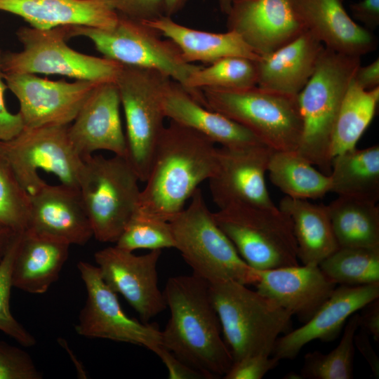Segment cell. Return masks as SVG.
Masks as SVG:
<instances>
[{"label":"cell","mask_w":379,"mask_h":379,"mask_svg":"<svg viewBox=\"0 0 379 379\" xmlns=\"http://www.w3.org/2000/svg\"><path fill=\"white\" fill-rule=\"evenodd\" d=\"M353 81L366 91L379 87L378 58L366 66L360 65L354 74Z\"/></svg>","instance_id":"46"},{"label":"cell","mask_w":379,"mask_h":379,"mask_svg":"<svg viewBox=\"0 0 379 379\" xmlns=\"http://www.w3.org/2000/svg\"><path fill=\"white\" fill-rule=\"evenodd\" d=\"M68 126L24 128L13 139L2 141L1 156L29 195L46 183L39 174L41 170L54 175L60 184L79 190L84 161L72 146Z\"/></svg>","instance_id":"12"},{"label":"cell","mask_w":379,"mask_h":379,"mask_svg":"<svg viewBox=\"0 0 379 379\" xmlns=\"http://www.w3.org/2000/svg\"><path fill=\"white\" fill-rule=\"evenodd\" d=\"M213 215L251 267L263 270L298 265L292 221L278 206L234 204Z\"/></svg>","instance_id":"9"},{"label":"cell","mask_w":379,"mask_h":379,"mask_svg":"<svg viewBox=\"0 0 379 379\" xmlns=\"http://www.w3.org/2000/svg\"><path fill=\"white\" fill-rule=\"evenodd\" d=\"M331 192L377 203L379 200V146L352 149L333 158Z\"/></svg>","instance_id":"29"},{"label":"cell","mask_w":379,"mask_h":379,"mask_svg":"<svg viewBox=\"0 0 379 379\" xmlns=\"http://www.w3.org/2000/svg\"><path fill=\"white\" fill-rule=\"evenodd\" d=\"M164 295L170 318L161 345L204 378L224 376L234 359L212 303L209 283L194 275L168 278Z\"/></svg>","instance_id":"1"},{"label":"cell","mask_w":379,"mask_h":379,"mask_svg":"<svg viewBox=\"0 0 379 379\" xmlns=\"http://www.w3.org/2000/svg\"><path fill=\"white\" fill-rule=\"evenodd\" d=\"M227 15V30L237 33L260 57L307 31L291 0H232Z\"/></svg>","instance_id":"17"},{"label":"cell","mask_w":379,"mask_h":379,"mask_svg":"<svg viewBox=\"0 0 379 379\" xmlns=\"http://www.w3.org/2000/svg\"><path fill=\"white\" fill-rule=\"evenodd\" d=\"M171 80L157 70L125 65L115 80L126 119V159L140 181L147 180L165 127L162 99Z\"/></svg>","instance_id":"8"},{"label":"cell","mask_w":379,"mask_h":379,"mask_svg":"<svg viewBox=\"0 0 379 379\" xmlns=\"http://www.w3.org/2000/svg\"><path fill=\"white\" fill-rule=\"evenodd\" d=\"M29 196L30 214L26 230L69 245L84 246L93 237L79 190L46 182Z\"/></svg>","instance_id":"20"},{"label":"cell","mask_w":379,"mask_h":379,"mask_svg":"<svg viewBox=\"0 0 379 379\" xmlns=\"http://www.w3.org/2000/svg\"><path fill=\"white\" fill-rule=\"evenodd\" d=\"M318 266L336 285L379 283V249L340 247Z\"/></svg>","instance_id":"34"},{"label":"cell","mask_w":379,"mask_h":379,"mask_svg":"<svg viewBox=\"0 0 379 379\" xmlns=\"http://www.w3.org/2000/svg\"><path fill=\"white\" fill-rule=\"evenodd\" d=\"M171 40L188 63L201 62L211 64L218 60L237 56L258 61L260 59L235 32L213 33L185 27L163 15L144 22Z\"/></svg>","instance_id":"27"},{"label":"cell","mask_w":379,"mask_h":379,"mask_svg":"<svg viewBox=\"0 0 379 379\" xmlns=\"http://www.w3.org/2000/svg\"><path fill=\"white\" fill-rule=\"evenodd\" d=\"M1 151H2V141L0 140V156L1 154Z\"/></svg>","instance_id":"51"},{"label":"cell","mask_w":379,"mask_h":379,"mask_svg":"<svg viewBox=\"0 0 379 379\" xmlns=\"http://www.w3.org/2000/svg\"><path fill=\"white\" fill-rule=\"evenodd\" d=\"M278 208L292 221L298 258L302 265L318 266L340 248L327 206L285 196Z\"/></svg>","instance_id":"28"},{"label":"cell","mask_w":379,"mask_h":379,"mask_svg":"<svg viewBox=\"0 0 379 379\" xmlns=\"http://www.w3.org/2000/svg\"><path fill=\"white\" fill-rule=\"evenodd\" d=\"M84 161L79 190L93 237L116 243L138 208L140 180L125 157L92 154Z\"/></svg>","instance_id":"7"},{"label":"cell","mask_w":379,"mask_h":379,"mask_svg":"<svg viewBox=\"0 0 379 379\" xmlns=\"http://www.w3.org/2000/svg\"><path fill=\"white\" fill-rule=\"evenodd\" d=\"M273 149L265 145L218 148L217 166L208 179L219 208L234 204L274 208L265 174Z\"/></svg>","instance_id":"15"},{"label":"cell","mask_w":379,"mask_h":379,"mask_svg":"<svg viewBox=\"0 0 379 379\" xmlns=\"http://www.w3.org/2000/svg\"><path fill=\"white\" fill-rule=\"evenodd\" d=\"M166 366L169 379H202L204 377L197 371L178 359L171 352L161 345L153 351Z\"/></svg>","instance_id":"43"},{"label":"cell","mask_w":379,"mask_h":379,"mask_svg":"<svg viewBox=\"0 0 379 379\" xmlns=\"http://www.w3.org/2000/svg\"><path fill=\"white\" fill-rule=\"evenodd\" d=\"M16 233L18 232H13L0 222V261L5 255Z\"/></svg>","instance_id":"48"},{"label":"cell","mask_w":379,"mask_h":379,"mask_svg":"<svg viewBox=\"0 0 379 379\" xmlns=\"http://www.w3.org/2000/svg\"><path fill=\"white\" fill-rule=\"evenodd\" d=\"M201 91L208 109L243 126L274 151L297 150L302 130L297 96L258 86Z\"/></svg>","instance_id":"6"},{"label":"cell","mask_w":379,"mask_h":379,"mask_svg":"<svg viewBox=\"0 0 379 379\" xmlns=\"http://www.w3.org/2000/svg\"><path fill=\"white\" fill-rule=\"evenodd\" d=\"M379 101V87L370 91L360 88L353 79L342 102L333 131L331 154L356 148L375 114Z\"/></svg>","instance_id":"32"},{"label":"cell","mask_w":379,"mask_h":379,"mask_svg":"<svg viewBox=\"0 0 379 379\" xmlns=\"http://www.w3.org/2000/svg\"><path fill=\"white\" fill-rule=\"evenodd\" d=\"M327 206L340 247L379 249L377 203L338 196Z\"/></svg>","instance_id":"30"},{"label":"cell","mask_w":379,"mask_h":379,"mask_svg":"<svg viewBox=\"0 0 379 379\" xmlns=\"http://www.w3.org/2000/svg\"><path fill=\"white\" fill-rule=\"evenodd\" d=\"M175 248L194 275L209 284L233 280L255 285L257 270L239 255L234 246L214 220L201 190L197 188L190 205L170 221Z\"/></svg>","instance_id":"5"},{"label":"cell","mask_w":379,"mask_h":379,"mask_svg":"<svg viewBox=\"0 0 379 379\" xmlns=\"http://www.w3.org/2000/svg\"><path fill=\"white\" fill-rule=\"evenodd\" d=\"M43 375L24 350L0 341V379H41Z\"/></svg>","instance_id":"39"},{"label":"cell","mask_w":379,"mask_h":379,"mask_svg":"<svg viewBox=\"0 0 379 379\" xmlns=\"http://www.w3.org/2000/svg\"><path fill=\"white\" fill-rule=\"evenodd\" d=\"M119 15L141 22L165 15L164 0H111Z\"/></svg>","instance_id":"41"},{"label":"cell","mask_w":379,"mask_h":379,"mask_svg":"<svg viewBox=\"0 0 379 379\" xmlns=\"http://www.w3.org/2000/svg\"><path fill=\"white\" fill-rule=\"evenodd\" d=\"M359 314L347 320L339 344L331 352L307 353L300 370V379H350L353 378L354 336L359 328Z\"/></svg>","instance_id":"35"},{"label":"cell","mask_w":379,"mask_h":379,"mask_svg":"<svg viewBox=\"0 0 379 379\" xmlns=\"http://www.w3.org/2000/svg\"><path fill=\"white\" fill-rule=\"evenodd\" d=\"M359 314L360 329L371 335L375 342H379V298L365 305Z\"/></svg>","instance_id":"45"},{"label":"cell","mask_w":379,"mask_h":379,"mask_svg":"<svg viewBox=\"0 0 379 379\" xmlns=\"http://www.w3.org/2000/svg\"><path fill=\"white\" fill-rule=\"evenodd\" d=\"M16 35L22 49L2 54V68L6 73L59 74L77 80L115 81L122 65L71 48L66 43L67 26L49 29L22 27Z\"/></svg>","instance_id":"11"},{"label":"cell","mask_w":379,"mask_h":379,"mask_svg":"<svg viewBox=\"0 0 379 379\" xmlns=\"http://www.w3.org/2000/svg\"><path fill=\"white\" fill-rule=\"evenodd\" d=\"M279 360L273 356L255 354L234 361L223 376L225 379H260L274 369Z\"/></svg>","instance_id":"40"},{"label":"cell","mask_w":379,"mask_h":379,"mask_svg":"<svg viewBox=\"0 0 379 379\" xmlns=\"http://www.w3.org/2000/svg\"><path fill=\"white\" fill-rule=\"evenodd\" d=\"M257 84L256 61L230 56L218 60L206 67L201 66L192 72L188 77L186 91L207 108L202 88L240 89Z\"/></svg>","instance_id":"33"},{"label":"cell","mask_w":379,"mask_h":379,"mask_svg":"<svg viewBox=\"0 0 379 379\" xmlns=\"http://www.w3.org/2000/svg\"><path fill=\"white\" fill-rule=\"evenodd\" d=\"M257 270L256 291L307 321L326 302L337 285L317 265H291Z\"/></svg>","instance_id":"21"},{"label":"cell","mask_w":379,"mask_h":379,"mask_svg":"<svg viewBox=\"0 0 379 379\" xmlns=\"http://www.w3.org/2000/svg\"><path fill=\"white\" fill-rule=\"evenodd\" d=\"M188 0H164L165 15L172 18L182 9Z\"/></svg>","instance_id":"49"},{"label":"cell","mask_w":379,"mask_h":379,"mask_svg":"<svg viewBox=\"0 0 379 379\" xmlns=\"http://www.w3.org/2000/svg\"><path fill=\"white\" fill-rule=\"evenodd\" d=\"M21 232L15 234L5 255L0 261V331L24 347L34 345V337L13 316L10 307L13 264Z\"/></svg>","instance_id":"38"},{"label":"cell","mask_w":379,"mask_h":379,"mask_svg":"<svg viewBox=\"0 0 379 379\" xmlns=\"http://www.w3.org/2000/svg\"><path fill=\"white\" fill-rule=\"evenodd\" d=\"M69 246L28 230L22 232L13 264V287L29 293H44L59 279Z\"/></svg>","instance_id":"26"},{"label":"cell","mask_w":379,"mask_h":379,"mask_svg":"<svg viewBox=\"0 0 379 379\" xmlns=\"http://www.w3.org/2000/svg\"><path fill=\"white\" fill-rule=\"evenodd\" d=\"M378 298L379 283L336 286L329 298L307 321L277 339L272 356L279 361L293 360L302 347L312 340H333L353 314Z\"/></svg>","instance_id":"19"},{"label":"cell","mask_w":379,"mask_h":379,"mask_svg":"<svg viewBox=\"0 0 379 379\" xmlns=\"http://www.w3.org/2000/svg\"><path fill=\"white\" fill-rule=\"evenodd\" d=\"M68 39H89L103 57L121 65L157 70L180 84L186 91L190 75L201 65L185 62L178 46L144 22L119 14L116 26L102 29L84 25L67 26Z\"/></svg>","instance_id":"10"},{"label":"cell","mask_w":379,"mask_h":379,"mask_svg":"<svg viewBox=\"0 0 379 379\" xmlns=\"http://www.w3.org/2000/svg\"><path fill=\"white\" fill-rule=\"evenodd\" d=\"M267 172L271 182L286 196L316 199L331 192V178L317 170L296 150L273 151Z\"/></svg>","instance_id":"31"},{"label":"cell","mask_w":379,"mask_h":379,"mask_svg":"<svg viewBox=\"0 0 379 379\" xmlns=\"http://www.w3.org/2000/svg\"><path fill=\"white\" fill-rule=\"evenodd\" d=\"M120 97L115 81L99 83L68 126L70 141L85 159L98 150L126 158V140L120 117Z\"/></svg>","instance_id":"18"},{"label":"cell","mask_w":379,"mask_h":379,"mask_svg":"<svg viewBox=\"0 0 379 379\" xmlns=\"http://www.w3.org/2000/svg\"><path fill=\"white\" fill-rule=\"evenodd\" d=\"M162 103L166 117L202 134L215 144L226 147L264 145L243 126L199 104L172 79L164 91Z\"/></svg>","instance_id":"24"},{"label":"cell","mask_w":379,"mask_h":379,"mask_svg":"<svg viewBox=\"0 0 379 379\" xmlns=\"http://www.w3.org/2000/svg\"><path fill=\"white\" fill-rule=\"evenodd\" d=\"M220 11L227 15L230 11L232 0H218Z\"/></svg>","instance_id":"50"},{"label":"cell","mask_w":379,"mask_h":379,"mask_svg":"<svg viewBox=\"0 0 379 379\" xmlns=\"http://www.w3.org/2000/svg\"><path fill=\"white\" fill-rule=\"evenodd\" d=\"M77 268L87 294L75 326L79 335L131 343L152 352L161 345L159 327L128 317L121 308L117 293L102 279L98 266L80 261Z\"/></svg>","instance_id":"13"},{"label":"cell","mask_w":379,"mask_h":379,"mask_svg":"<svg viewBox=\"0 0 379 379\" xmlns=\"http://www.w3.org/2000/svg\"><path fill=\"white\" fill-rule=\"evenodd\" d=\"M115 244L132 252L137 249L161 250L175 246L170 222L150 218L137 211Z\"/></svg>","instance_id":"36"},{"label":"cell","mask_w":379,"mask_h":379,"mask_svg":"<svg viewBox=\"0 0 379 379\" xmlns=\"http://www.w3.org/2000/svg\"><path fill=\"white\" fill-rule=\"evenodd\" d=\"M361 57L324 47L312 77L297 96L302 130L297 152L329 175L335 121Z\"/></svg>","instance_id":"3"},{"label":"cell","mask_w":379,"mask_h":379,"mask_svg":"<svg viewBox=\"0 0 379 379\" xmlns=\"http://www.w3.org/2000/svg\"><path fill=\"white\" fill-rule=\"evenodd\" d=\"M161 250L136 255L116 245L98 251L95 260L105 284L120 293L147 322L166 308L159 288L157 265Z\"/></svg>","instance_id":"16"},{"label":"cell","mask_w":379,"mask_h":379,"mask_svg":"<svg viewBox=\"0 0 379 379\" xmlns=\"http://www.w3.org/2000/svg\"><path fill=\"white\" fill-rule=\"evenodd\" d=\"M353 18L372 32L379 25V0H361L350 4Z\"/></svg>","instance_id":"44"},{"label":"cell","mask_w":379,"mask_h":379,"mask_svg":"<svg viewBox=\"0 0 379 379\" xmlns=\"http://www.w3.org/2000/svg\"><path fill=\"white\" fill-rule=\"evenodd\" d=\"M354 345L368 364L371 371L376 377H379V358L370 342L369 335L360 329L354 336Z\"/></svg>","instance_id":"47"},{"label":"cell","mask_w":379,"mask_h":379,"mask_svg":"<svg viewBox=\"0 0 379 379\" xmlns=\"http://www.w3.org/2000/svg\"><path fill=\"white\" fill-rule=\"evenodd\" d=\"M30 196L6 160L0 156V222L15 232L25 231L30 214Z\"/></svg>","instance_id":"37"},{"label":"cell","mask_w":379,"mask_h":379,"mask_svg":"<svg viewBox=\"0 0 379 379\" xmlns=\"http://www.w3.org/2000/svg\"><path fill=\"white\" fill-rule=\"evenodd\" d=\"M1 57L0 50V140L8 141L17 136L25 126L19 112L13 114L6 108L4 93L8 87L4 79Z\"/></svg>","instance_id":"42"},{"label":"cell","mask_w":379,"mask_h":379,"mask_svg":"<svg viewBox=\"0 0 379 379\" xmlns=\"http://www.w3.org/2000/svg\"><path fill=\"white\" fill-rule=\"evenodd\" d=\"M0 11L40 29L72 25L112 29L119 20L111 0H0Z\"/></svg>","instance_id":"23"},{"label":"cell","mask_w":379,"mask_h":379,"mask_svg":"<svg viewBox=\"0 0 379 379\" xmlns=\"http://www.w3.org/2000/svg\"><path fill=\"white\" fill-rule=\"evenodd\" d=\"M212 303L234 361L271 356L277 339L292 330V314L272 299L233 280L209 284Z\"/></svg>","instance_id":"4"},{"label":"cell","mask_w":379,"mask_h":379,"mask_svg":"<svg viewBox=\"0 0 379 379\" xmlns=\"http://www.w3.org/2000/svg\"><path fill=\"white\" fill-rule=\"evenodd\" d=\"M324 46L310 32L256 61L257 86L298 96L314 72Z\"/></svg>","instance_id":"25"},{"label":"cell","mask_w":379,"mask_h":379,"mask_svg":"<svg viewBox=\"0 0 379 379\" xmlns=\"http://www.w3.org/2000/svg\"><path fill=\"white\" fill-rule=\"evenodd\" d=\"M7 87L17 98L24 128L69 125L94 88L100 82H67L41 78L34 74L6 73Z\"/></svg>","instance_id":"14"},{"label":"cell","mask_w":379,"mask_h":379,"mask_svg":"<svg viewBox=\"0 0 379 379\" xmlns=\"http://www.w3.org/2000/svg\"><path fill=\"white\" fill-rule=\"evenodd\" d=\"M307 31L326 48L361 57L377 48L372 32L359 25L345 11L341 0H291Z\"/></svg>","instance_id":"22"},{"label":"cell","mask_w":379,"mask_h":379,"mask_svg":"<svg viewBox=\"0 0 379 379\" xmlns=\"http://www.w3.org/2000/svg\"><path fill=\"white\" fill-rule=\"evenodd\" d=\"M218 148L202 134L171 120L160 136L135 211L171 221L199 185L215 173Z\"/></svg>","instance_id":"2"}]
</instances>
